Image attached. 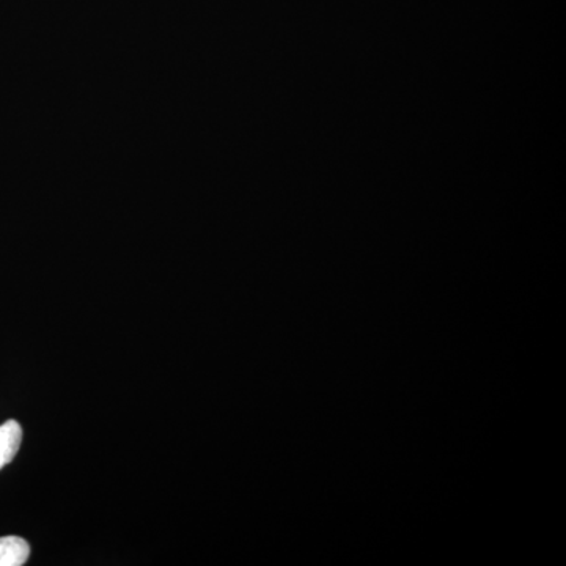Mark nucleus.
I'll return each instance as SVG.
<instances>
[{"instance_id":"obj_2","label":"nucleus","mask_w":566,"mask_h":566,"mask_svg":"<svg viewBox=\"0 0 566 566\" xmlns=\"http://www.w3.org/2000/svg\"><path fill=\"white\" fill-rule=\"evenodd\" d=\"M31 546L20 536L0 538V566H21L29 560Z\"/></svg>"},{"instance_id":"obj_1","label":"nucleus","mask_w":566,"mask_h":566,"mask_svg":"<svg viewBox=\"0 0 566 566\" xmlns=\"http://www.w3.org/2000/svg\"><path fill=\"white\" fill-rule=\"evenodd\" d=\"M21 441V424L17 420H9V422L0 424V469L13 461L20 450Z\"/></svg>"}]
</instances>
